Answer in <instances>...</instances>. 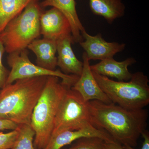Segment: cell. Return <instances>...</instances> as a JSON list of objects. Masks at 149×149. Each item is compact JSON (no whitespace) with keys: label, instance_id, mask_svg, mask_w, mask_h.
Here are the masks:
<instances>
[{"label":"cell","instance_id":"cell-7","mask_svg":"<svg viewBox=\"0 0 149 149\" xmlns=\"http://www.w3.org/2000/svg\"><path fill=\"white\" fill-rule=\"evenodd\" d=\"M7 63L11 70L6 85L12 84L19 79L53 76L61 78L62 83L71 88L79 77L73 74H64L60 70H49L34 64L29 60L27 49L9 54Z\"/></svg>","mask_w":149,"mask_h":149},{"label":"cell","instance_id":"cell-2","mask_svg":"<svg viewBox=\"0 0 149 149\" xmlns=\"http://www.w3.org/2000/svg\"><path fill=\"white\" fill-rule=\"evenodd\" d=\"M48 76L19 79L0 91V119L30 125L33 110Z\"/></svg>","mask_w":149,"mask_h":149},{"label":"cell","instance_id":"cell-4","mask_svg":"<svg viewBox=\"0 0 149 149\" xmlns=\"http://www.w3.org/2000/svg\"><path fill=\"white\" fill-rule=\"evenodd\" d=\"M93 72L100 88L113 103L128 109L144 108L149 104V80L143 72L133 73L129 81H116Z\"/></svg>","mask_w":149,"mask_h":149},{"label":"cell","instance_id":"cell-1","mask_svg":"<svg viewBox=\"0 0 149 149\" xmlns=\"http://www.w3.org/2000/svg\"><path fill=\"white\" fill-rule=\"evenodd\" d=\"M88 106L90 121L94 127L106 131L122 146H136L148 125V110L128 109L98 100L88 102Z\"/></svg>","mask_w":149,"mask_h":149},{"label":"cell","instance_id":"cell-11","mask_svg":"<svg viewBox=\"0 0 149 149\" xmlns=\"http://www.w3.org/2000/svg\"><path fill=\"white\" fill-rule=\"evenodd\" d=\"M90 137L100 138L107 142L115 141L106 131L96 128L91 124L80 130H67L52 135L43 149H61L65 146L81 138Z\"/></svg>","mask_w":149,"mask_h":149},{"label":"cell","instance_id":"cell-8","mask_svg":"<svg viewBox=\"0 0 149 149\" xmlns=\"http://www.w3.org/2000/svg\"><path fill=\"white\" fill-rule=\"evenodd\" d=\"M81 34L85 40L79 44L89 61H102L113 58L116 54L124 50L126 47L125 43L107 42L100 33L92 36L85 30Z\"/></svg>","mask_w":149,"mask_h":149},{"label":"cell","instance_id":"cell-9","mask_svg":"<svg viewBox=\"0 0 149 149\" xmlns=\"http://www.w3.org/2000/svg\"><path fill=\"white\" fill-rule=\"evenodd\" d=\"M83 71L77 82L71 89L80 93L85 102L98 100L106 104L112 103L111 101L104 93L93 75L85 52L83 54Z\"/></svg>","mask_w":149,"mask_h":149},{"label":"cell","instance_id":"cell-22","mask_svg":"<svg viewBox=\"0 0 149 149\" xmlns=\"http://www.w3.org/2000/svg\"><path fill=\"white\" fill-rule=\"evenodd\" d=\"M18 125L10 120L0 119V130H16Z\"/></svg>","mask_w":149,"mask_h":149},{"label":"cell","instance_id":"cell-5","mask_svg":"<svg viewBox=\"0 0 149 149\" xmlns=\"http://www.w3.org/2000/svg\"><path fill=\"white\" fill-rule=\"evenodd\" d=\"M43 11L39 1L33 2L6 25L0 33V40L7 53L27 49L40 37V18Z\"/></svg>","mask_w":149,"mask_h":149},{"label":"cell","instance_id":"cell-14","mask_svg":"<svg viewBox=\"0 0 149 149\" xmlns=\"http://www.w3.org/2000/svg\"><path fill=\"white\" fill-rule=\"evenodd\" d=\"M136 62V60L133 57L128 58L120 62L116 61L111 58L91 65V68L92 71L100 75L113 77L119 81H128L133 74L129 72L128 67Z\"/></svg>","mask_w":149,"mask_h":149},{"label":"cell","instance_id":"cell-20","mask_svg":"<svg viewBox=\"0 0 149 149\" xmlns=\"http://www.w3.org/2000/svg\"><path fill=\"white\" fill-rule=\"evenodd\" d=\"M18 128L9 133L0 132V149H11L18 138Z\"/></svg>","mask_w":149,"mask_h":149},{"label":"cell","instance_id":"cell-21","mask_svg":"<svg viewBox=\"0 0 149 149\" xmlns=\"http://www.w3.org/2000/svg\"><path fill=\"white\" fill-rule=\"evenodd\" d=\"M5 52L3 45L0 40V89L3 88L6 86L10 73L9 70L3 64V56Z\"/></svg>","mask_w":149,"mask_h":149},{"label":"cell","instance_id":"cell-3","mask_svg":"<svg viewBox=\"0 0 149 149\" xmlns=\"http://www.w3.org/2000/svg\"><path fill=\"white\" fill-rule=\"evenodd\" d=\"M56 76H48L45 88L33 110L30 125L35 132L34 146L43 149L52 136L57 113L68 89Z\"/></svg>","mask_w":149,"mask_h":149},{"label":"cell","instance_id":"cell-6","mask_svg":"<svg viewBox=\"0 0 149 149\" xmlns=\"http://www.w3.org/2000/svg\"><path fill=\"white\" fill-rule=\"evenodd\" d=\"M91 124L88 102L77 91L68 88L57 113L52 135L80 130Z\"/></svg>","mask_w":149,"mask_h":149},{"label":"cell","instance_id":"cell-13","mask_svg":"<svg viewBox=\"0 0 149 149\" xmlns=\"http://www.w3.org/2000/svg\"><path fill=\"white\" fill-rule=\"evenodd\" d=\"M40 3L43 8L52 6L60 11L69 21L74 43L83 41L81 33L85 29L77 14L75 0H44Z\"/></svg>","mask_w":149,"mask_h":149},{"label":"cell","instance_id":"cell-23","mask_svg":"<svg viewBox=\"0 0 149 149\" xmlns=\"http://www.w3.org/2000/svg\"><path fill=\"white\" fill-rule=\"evenodd\" d=\"M144 141L143 142V146L141 149H149V133L148 131L146 130L141 134ZM125 149H135L134 148L130 146H122Z\"/></svg>","mask_w":149,"mask_h":149},{"label":"cell","instance_id":"cell-19","mask_svg":"<svg viewBox=\"0 0 149 149\" xmlns=\"http://www.w3.org/2000/svg\"><path fill=\"white\" fill-rule=\"evenodd\" d=\"M104 141L103 139L95 137L81 138L70 148L65 149H105Z\"/></svg>","mask_w":149,"mask_h":149},{"label":"cell","instance_id":"cell-15","mask_svg":"<svg viewBox=\"0 0 149 149\" xmlns=\"http://www.w3.org/2000/svg\"><path fill=\"white\" fill-rule=\"evenodd\" d=\"M36 56V65L50 70H56V41L43 38L34 40L27 47Z\"/></svg>","mask_w":149,"mask_h":149},{"label":"cell","instance_id":"cell-17","mask_svg":"<svg viewBox=\"0 0 149 149\" xmlns=\"http://www.w3.org/2000/svg\"><path fill=\"white\" fill-rule=\"evenodd\" d=\"M39 0H0V33L31 3Z\"/></svg>","mask_w":149,"mask_h":149},{"label":"cell","instance_id":"cell-16","mask_svg":"<svg viewBox=\"0 0 149 149\" xmlns=\"http://www.w3.org/2000/svg\"><path fill=\"white\" fill-rule=\"evenodd\" d=\"M89 6L92 13L102 17L110 24L125 13L122 0H89Z\"/></svg>","mask_w":149,"mask_h":149},{"label":"cell","instance_id":"cell-10","mask_svg":"<svg viewBox=\"0 0 149 149\" xmlns=\"http://www.w3.org/2000/svg\"><path fill=\"white\" fill-rule=\"evenodd\" d=\"M40 33L43 38L56 41L65 36L72 35L69 21L55 8L43 12L40 18Z\"/></svg>","mask_w":149,"mask_h":149},{"label":"cell","instance_id":"cell-12","mask_svg":"<svg viewBox=\"0 0 149 149\" xmlns=\"http://www.w3.org/2000/svg\"><path fill=\"white\" fill-rule=\"evenodd\" d=\"M74 43L72 35L57 40V66L64 74L80 76L83 71V63L77 58L72 50L71 45Z\"/></svg>","mask_w":149,"mask_h":149},{"label":"cell","instance_id":"cell-24","mask_svg":"<svg viewBox=\"0 0 149 149\" xmlns=\"http://www.w3.org/2000/svg\"><path fill=\"white\" fill-rule=\"evenodd\" d=\"M104 146L105 149H125L122 145L116 141L107 142L105 141Z\"/></svg>","mask_w":149,"mask_h":149},{"label":"cell","instance_id":"cell-18","mask_svg":"<svg viewBox=\"0 0 149 149\" xmlns=\"http://www.w3.org/2000/svg\"><path fill=\"white\" fill-rule=\"evenodd\" d=\"M19 135L11 149H36L34 146L35 132L29 125H18Z\"/></svg>","mask_w":149,"mask_h":149}]
</instances>
